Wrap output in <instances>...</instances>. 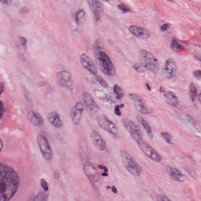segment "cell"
<instances>
[{"label":"cell","instance_id":"cell-28","mask_svg":"<svg viewBox=\"0 0 201 201\" xmlns=\"http://www.w3.org/2000/svg\"><path fill=\"white\" fill-rule=\"evenodd\" d=\"M117 8L119 10H121L123 13H126L129 12L131 11V9L129 6H128L127 4L124 3H121L117 5Z\"/></svg>","mask_w":201,"mask_h":201},{"label":"cell","instance_id":"cell-35","mask_svg":"<svg viewBox=\"0 0 201 201\" xmlns=\"http://www.w3.org/2000/svg\"><path fill=\"white\" fill-rule=\"evenodd\" d=\"M41 185L44 191H47L48 190V187L47 181L44 179H42L41 180Z\"/></svg>","mask_w":201,"mask_h":201},{"label":"cell","instance_id":"cell-29","mask_svg":"<svg viewBox=\"0 0 201 201\" xmlns=\"http://www.w3.org/2000/svg\"><path fill=\"white\" fill-rule=\"evenodd\" d=\"M47 194L44 192H41L37 196L34 201H47Z\"/></svg>","mask_w":201,"mask_h":201},{"label":"cell","instance_id":"cell-6","mask_svg":"<svg viewBox=\"0 0 201 201\" xmlns=\"http://www.w3.org/2000/svg\"><path fill=\"white\" fill-rule=\"evenodd\" d=\"M121 122L134 140L138 144L143 140V132L138 125L126 117L122 119Z\"/></svg>","mask_w":201,"mask_h":201},{"label":"cell","instance_id":"cell-7","mask_svg":"<svg viewBox=\"0 0 201 201\" xmlns=\"http://www.w3.org/2000/svg\"><path fill=\"white\" fill-rule=\"evenodd\" d=\"M37 142L44 159L47 161L51 160L53 157V153L47 138L41 134H39L37 137Z\"/></svg>","mask_w":201,"mask_h":201},{"label":"cell","instance_id":"cell-11","mask_svg":"<svg viewBox=\"0 0 201 201\" xmlns=\"http://www.w3.org/2000/svg\"><path fill=\"white\" fill-rule=\"evenodd\" d=\"M98 124L106 131L113 135H116L118 132L117 126L114 123L105 115L99 116L98 119Z\"/></svg>","mask_w":201,"mask_h":201},{"label":"cell","instance_id":"cell-44","mask_svg":"<svg viewBox=\"0 0 201 201\" xmlns=\"http://www.w3.org/2000/svg\"><path fill=\"white\" fill-rule=\"evenodd\" d=\"M20 41L21 42L22 44H26V39H25L24 38H21Z\"/></svg>","mask_w":201,"mask_h":201},{"label":"cell","instance_id":"cell-10","mask_svg":"<svg viewBox=\"0 0 201 201\" xmlns=\"http://www.w3.org/2000/svg\"><path fill=\"white\" fill-rule=\"evenodd\" d=\"M138 144L144 154L151 160L156 162L161 161V156L148 143L143 140Z\"/></svg>","mask_w":201,"mask_h":201},{"label":"cell","instance_id":"cell-23","mask_svg":"<svg viewBox=\"0 0 201 201\" xmlns=\"http://www.w3.org/2000/svg\"><path fill=\"white\" fill-rule=\"evenodd\" d=\"M136 119L138 122L142 125L143 127L145 129L147 135L150 139H152L154 138L151 127L147 122L139 115H137Z\"/></svg>","mask_w":201,"mask_h":201},{"label":"cell","instance_id":"cell-47","mask_svg":"<svg viewBox=\"0 0 201 201\" xmlns=\"http://www.w3.org/2000/svg\"><path fill=\"white\" fill-rule=\"evenodd\" d=\"M199 103H200L201 102V94H199Z\"/></svg>","mask_w":201,"mask_h":201},{"label":"cell","instance_id":"cell-36","mask_svg":"<svg viewBox=\"0 0 201 201\" xmlns=\"http://www.w3.org/2000/svg\"><path fill=\"white\" fill-rule=\"evenodd\" d=\"M193 75L194 77H196L198 80H200L201 77V71L200 70H198V71H194Z\"/></svg>","mask_w":201,"mask_h":201},{"label":"cell","instance_id":"cell-38","mask_svg":"<svg viewBox=\"0 0 201 201\" xmlns=\"http://www.w3.org/2000/svg\"><path fill=\"white\" fill-rule=\"evenodd\" d=\"M170 28V25L169 24L166 23L163 25L161 27V30L162 31H165L167 30Z\"/></svg>","mask_w":201,"mask_h":201},{"label":"cell","instance_id":"cell-34","mask_svg":"<svg viewBox=\"0 0 201 201\" xmlns=\"http://www.w3.org/2000/svg\"><path fill=\"white\" fill-rule=\"evenodd\" d=\"M156 201H172L167 196L159 194L156 196Z\"/></svg>","mask_w":201,"mask_h":201},{"label":"cell","instance_id":"cell-16","mask_svg":"<svg viewBox=\"0 0 201 201\" xmlns=\"http://www.w3.org/2000/svg\"><path fill=\"white\" fill-rule=\"evenodd\" d=\"M129 30L136 38L142 40H147L150 36L149 31L145 28L132 25L129 27Z\"/></svg>","mask_w":201,"mask_h":201},{"label":"cell","instance_id":"cell-18","mask_svg":"<svg viewBox=\"0 0 201 201\" xmlns=\"http://www.w3.org/2000/svg\"><path fill=\"white\" fill-rule=\"evenodd\" d=\"M166 171L171 178L177 182H184L187 179L186 175L176 168L168 166L166 168Z\"/></svg>","mask_w":201,"mask_h":201},{"label":"cell","instance_id":"cell-4","mask_svg":"<svg viewBox=\"0 0 201 201\" xmlns=\"http://www.w3.org/2000/svg\"><path fill=\"white\" fill-rule=\"evenodd\" d=\"M120 156L123 165L128 172L135 176H139L142 168L130 154L125 150L120 151Z\"/></svg>","mask_w":201,"mask_h":201},{"label":"cell","instance_id":"cell-13","mask_svg":"<svg viewBox=\"0 0 201 201\" xmlns=\"http://www.w3.org/2000/svg\"><path fill=\"white\" fill-rule=\"evenodd\" d=\"M57 79L59 84L62 87L71 90L73 87V81L71 75L66 71H59L57 74Z\"/></svg>","mask_w":201,"mask_h":201},{"label":"cell","instance_id":"cell-15","mask_svg":"<svg viewBox=\"0 0 201 201\" xmlns=\"http://www.w3.org/2000/svg\"><path fill=\"white\" fill-rule=\"evenodd\" d=\"M90 138L94 145L98 150L102 151L106 149V142L97 131L92 130L90 133Z\"/></svg>","mask_w":201,"mask_h":201},{"label":"cell","instance_id":"cell-42","mask_svg":"<svg viewBox=\"0 0 201 201\" xmlns=\"http://www.w3.org/2000/svg\"><path fill=\"white\" fill-rule=\"evenodd\" d=\"M111 188L112 189V191L113 193L115 194L117 193V190L116 187H115V186H112V187H111Z\"/></svg>","mask_w":201,"mask_h":201},{"label":"cell","instance_id":"cell-21","mask_svg":"<svg viewBox=\"0 0 201 201\" xmlns=\"http://www.w3.org/2000/svg\"><path fill=\"white\" fill-rule=\"evenodd\" d=\"M47 119L49 122L55 127L60 128L63 126V123L60 116L56 112H51L49 113L48 115Z\"/></svg>","mask_w":201,"mask_h":201},{"label":"cell","instance_id":"cell-26","mask_svg":"<svg viewBox=\"0 0 201 201\" xmlns=\"http://www.w3.org/2000/svg\"><path fill=\"white\" fill-rule=\"evenodd\" d=\"M113 90H114V93L116 95L117 99H120L124 97V91L118 85H115L114 88H113Z\"/></svg>","mask_w":201,"mask_h":201},{"label":"cell","instance_id":"cell-30","mask_svg":"<svg viewBox=\"0 0 201 201\" xmlns=\"http://www.w3.org/2000/svg\"><path fill=\"white\" fill-rule=\"evenodd\" d=\"M161 135L166 142L170 144H172V136L170 134L167 132H162Z\"/></svg>","mask_w":201,"mask_h":201},{"label":"cell","instance_id":"cell-3","mask_svg":"<svg viewBox=\"0 0 201 201\" xmlns=\"http://www.w3.org/2000/svg\"><path fill=\"white\" fill-rule=\"evenodd\" d=\"M139 59L142 66L150 72L156 74L159 71V64L154 55L145 50H141L139 53Z\"/></svg>","mask_w":201,"mask_h":201},{"label":"cell","instance_id":"cell-9","mask_svg":"<svg viewBox=\"0 0 201 201\" xmlns=\"http://www.w3.org/2000/svg\"><path fill=\"white\" fill-rule=\"evenodd\" d=\"M129 97L133 102L135 109L141 114H148L152 112L151 108L141 97L134 94H129Z\"/></svg>","mask_w":201,"mask_h":201},{"label":"cell","instance_id":"cell-25","mask_svg":"<svg viewBox=\"0 0 201 201\" xmlns=\"http://www.w3.org/2000/svg\"><path fill=\"white\" fill-rule=\"evenodd\" d=\"M189 94H190V99L192 102H194L196 97L197 96L198 90L196 86L193 82L190 83Z\"/></svg>","mask_w":201,"mask_h":201},{"label":"cell","instance_id":"cell-40","mask_svg":"<svg viewBox=\"0 0 201 201\" xmlns=\"http://www.w3.org/2000/svg\"><path fill=\"white\" fill-rule=\"evenodd\" d=\"M53 176H54V178L55 179L58 180L59 178V173L57 171H56L54 172V175H53Z\"/></svg>","mask_w":201,"mask_h":201},{"label":"cell","instance_id":"cell-46","mask_svg":"<svg viewBox=\"0 0 201 201\" xmlns=\"http://www.w3.org/2000/svg\"><path fill=\"white\" fill-rule=\"evenodd\" d=\"M102 175L103 176H108V174L107 172H104V173L102 174Z\"/></svg>","mask_w":201,"mask_h":201},{"label":"cell","instance_id":"cell-5","mask_svg":"<svg viewBox=\"0 0 201 201\" xmlns=\"http://www.w3.org/2000/svg\"><path fill=\"white\" fill-rule=\"evenodd\" d=\"M83 171L94 188L96 190L99 189L101 185L100 179L94 164L86 162L83 166Z\"/></svg>","mask_w":201,"mask_h":201},{"label":"cell","instance_id":"cell-27","mask_svg":"<svg viewBox=\"0 0 201 201\" xmlns=\"http://www.w3.org/2000/svg\"><path fill=\"white\" fill-rule=\"evenodd\" d=\"M85 15V12L83 9L79 10L75 15V20L76 22L79 25L81 20L82 19Z\"/></svg>","mask_w":201,"mask_h":201},{"label":"cell","instance_id":"cell-19","mask_svg":"<svg viewBox=\"0 0 201 201\" xmlns=\"http://www.w3.org/2000/svg\"><path fill=\"white\" fill-rule=\"evenodd\" d=\"M87 2L96 21H99L101 19L103 11L102 3L99 1L94 0H88Z\"/></svg>","mask_w":201,"mask_h":201},{"label":"cell","instance_id":"cell-32","mask_svg":"<svg viewBox=\"0 0 201 201\" xmlns=\"http://www.w3.org/2000/svg\"><path fill=\"white\" fill-rule=\"evenodd\" d=\"M133 67L134 69L138 73H142L144 71V67L141 65V64L135 63L133 65Z\"/></svg>","mask_w":201,"mask_h":201},{"label":"cell","instance_id":"cell-2","mask_svg":"<svg viewBox=\"0 0 201 201\" xmlns=\"http://www.w3.org/2000/svg\"><path fill=\"white\" fill-rule=\"evenodd\" d=\"M93 52L94 57L100 71L107 75L114 76L116 69L114 64L100 46V41H97L93 46Z\"/></svg>","mask_w":201,"mask_h":201},{"label":"cell","instance_id":"cell-33","mask_svg":"<svg viewBox=\"0 0 201 201\" xmlns=\"http://www.w3.org/2000/svg\"><path fill=\"white\" fill-rule=\"evenodd\" d=\"M124 107L123 104H121L120 105H117L114 108L115 114L117 116H120L121 115V108H123Z\"/></svg>","mask_w":201,"mask_h":201},{"label":"cell","instance_id":"cell-41","mask_svg":"<svg viewBox=\"0 0 201 201\" xmlns=\"http://www.w3.org/2000/svg\"><path fill=\"white\" fill-rule=\"evenodd\" d=\"M3 147V143L2 139L0 138V153H1V151H2Z\"/></svg>","mask_w":201,"mask_h":201},{"label":"cell","instance_id":"cell-31","mask_svg":"<svg viewBox=\"0 0 201 201\" xmlns=\"http://www.w3.org/2000/svg\"><path fill=\"white\" fill-rule=\"evenodd\" d=\"M96 80L102 87L105 88H107L108 87V84L107 82L102 77L100 76L96 75Z\"/></svg>","mask_w":201,"mask_h":201},{"label":"cell","instance_id":"cell-8","mask_svg":"<svg viewBox=\"0 0 201 201\" xmlns=\"http://www.w3.org/2000/svg\"><path fill=\"white\" fill-rule=\"evenodd\" d=\"M82 98L83 104L89 115L92 117L96 116L99 108L93 96L89 92H84L83 93Z\"/></svg>","mask_w":201,"mask_h":201},{"label":"cell","instance_id":"cell-37","mask_svg":"<svg viewBox=\"0 0 201 201\" xmlns=\"http://www.w3.org/2000/svg\"><path fill=\"white\" fill-rule=\"evenodd\" d=\"M4 107L3 104L0 100V119L2 118L4 113Z\"/></svg>","mask_w":201,"mask_h":201},{"label":"cell","instance_id":"cell-43","mask_svg":"<svg viewBox=\"0 0 201 201\" xmlns=\"http://www.w3.org/2000/svg\"><path fill=\"white\" fill-rule=\"evenodd\" d=\"M3 91V86L2 85L0 84V96L2 94Z\"/></svg>","mask_w":201,"mask_h":201},{"label":"cell","instance_id":"cell-12","mask_svg":"<svg viewBox=\"0 0 201 201\" xmlns=\"http://www.w3.org/2000/svg\"><path fill=\"white\" fill-rule=\"evenodd\" d=\"M84 110V104L81 101L77 102L71 108L70 116L71 121L76 126L80 125Z\"/></svg>","mask_w":201,"mask_h":201},{"label":"cell","instance_id":"cell-17","mask_svg":"<svg viewBox=\"0 0 201 201\" xmlns=\"http://www.w3.org/2000/svg\"><path fill=\"white\" fill-rule=\"evenodd\" d=\"M176 64L175 61L171 59H167L162 69V74L167 78H172L176 71Z\"/></svg>","mask_w":201,"mask_h":201},{"label":"cell","instance_id":"cell-20","mask_svg":"<svg viewBox=\"0 0 201 201\" xmlns=\"http://www.w3.org/2000/svg\"><path fill=\"white\" fill-rule=\"evenodd\" d=\"M27 118L29 121L35 126L40 127L44 124L43 117L38 112L33 110L30 111L27 114Z\"/></svg>","mask_w":201,"mask_h":201},{"label":"cell","instance_id":"cell-22","mask_svg":"<svg viewBox=\"0 0 201 201\" xmlns=\"http://www.w3.org/2000/svg\"><path fill=\"white\" fill-rule=\"evenodd\" d=\"M162 90L164 96L166 98L167 102L172 107H176L179 103V100L178 97L174 92L170 90Z\"/></svg>","mask_w":201,"mask_h":201},{"label":"cell","instance_id":"cell-24","mask_svg":"<svg viewBox=\"0 0 201 201\" xmlns=\"http://www.w3.org/2000/svg\"><path fill=\"white\" fill-rule=\"evenodd\" d=\"M171 47L172 51L175 52V53H178V52L182 51L184 49V47L180 44L177 40L175 39H172L171 43Z\"/></svg>","mask_w":201,"mask_h":201},{"label":"cell","instance_id":"cell-14","mask_svg":"<svg viewBox=\"0 0 201 201\" xmlns=\"http://www.w3.org/2000/svg\"><path fill=\"white\" fill-rule=\"evenodd\" d=\"M80 60L81 65L85 68L93 75H97V68L90 57L85 53H83L80 56Z\"/></svg>","mask_w":201,"mask_h":201},{"label":"cell","instance_id":"cell-45","mask_svg":"<svg viewBox=\"0 0 201 201\" xmlns=\"http://www.w3.org/2000/svg\"><path fill=\"white\" fill-rule=\"evenodd\" d=\"M146 86L147 89L148 90H151V88H150V86L148 84H147H147H146Z\"/></svg>","mask_w":201,"mask_h":201},{"label":"cell","instance_id":"cell-1","mask_svg":"<svg viewBox=\"0 0 201 201\" xmlns=\"http://www.w3.org/2000/svg\"><path fill=\"white\" fill-rule=\"evenodd\" d=\"M20 179L13 168L0 163V201H9L18 190Z\"/></svg>","mask_w":201,"mask_h":201},{"label":"cell","instance_id":"cell-39","mask_svg":"<svg viewBox=\"0 0 201 201\" xmlns=\"http://www.w3.org/2000/svg\"><path fill=\"white\" fill-rule=\"evenodd\" d=\"M98 167L99 169L103 170L105 172H107H107H108V169H107V168L105 166H102V165H98Z\"/></svg>","mask_w":201,"mask_h":201}]
</instances>
